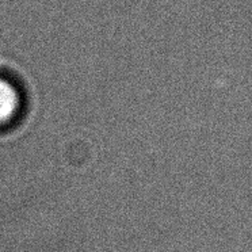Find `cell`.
<instances>
[{"instance_id": "1", "label": "cell", "mask_w": 252, "mask_h": 252, "mask_svg": "<svg viewBox=\"0 0 252 252\" xmlns=\"http://www.w3.org/2000/svg\"><path fill=\"white\" fill-rule=\"evenodd\" d=\"M25 96L12 77L0 73V129L12 125L22 114Z\"/></svg>"}]
</instances>
